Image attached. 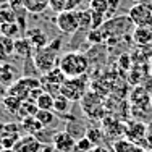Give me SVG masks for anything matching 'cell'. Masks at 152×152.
<instances>
[{
    "instance_id": "cell-1",
    "label": "cell",
    "mask_w": 152,
    "mask_h": 152,
    "mask_svg": "<svg viewBox=\"0 0 152 152\" xmlns=\"http://www.w3.org/2000/svg\"><path fill=\"white\" fill-rule=\"evenodd\" d=\"M61 37H57L53 41H50L49 44L42 49H37L32 55V60H34V66L41 71L42 75H45L47 71L53 70L57 66V61L58 60V50L61 49Z\"/></svg>"
},
{
    "instance_id": "cell-2",
    "label": "cell",
    "mask_w": 152,
    "mask_h": 152,
    "mask_svg": "<svg viewBox=\"0 0 152 152\" xmlns=\"http://www.w3.org/2000/svg\"><path fill=\"white\" fill-rule=\"evenodd\" d=\"M58 66L68 78H76V76H83L88 73L89 60L81 52H68L60 58Z\"/></svg>"
},
{
    "instance_id": "cell-3",
    "label": "cell",
    "mask_w": 152,
    "mask_h": 152,
    "mask_svg": "<svg viewBox=\"0 0 152 152\" xmlns=\"http://www.w3.org/2000/svg\"><path fill=\"white\" fill-rule=\"evenodd\" d=\"M133 26H134V23L129 18V15L113 16V18H108L104 23V26L100 28V32L104 34V39H121L129 34Z\"/></svg>"
},
{
    "instance_id": "cell-4",
    "label": "cell",
    "mask_w": 152,
    "mask_h": 152,
    "mask_svg": "<svg viewBox=\"0 0 152 152\" xmlns=\"http://www.w3.org/2000/svg\"><path fill=\"white\" fill-rule=\"evenodd\" d=\"M89 78L88 75L76 76V78H66V81L61 84V94L71 102H79L88 94Z\"/></svg>"
},
{
    "instance_id": "cell-5",
    "label": "cell",
    "mask_w": 152,
    "mask_h": 152,
    "mask_svg": "<svg viewBox=\"0 0 152 152\" xmlns=\"http://www.w3.org/2000/svg\"><path fill=\"white\" fill-rule=\"evenodd\" d=\"M41 79L36 78V76H21L18 78L12 86H8L7 89V94L8 96H15L21 100H26L29 97V94L32 89L36 88H41Z\"/></svg>"
},
{
    "instance_id": "cell-6",
    "label": "cell",
    "mask_w": 152,
    "mask_h": 152,
    "mask_svg": "<svg viewBox=\"0 0 152 152\" xmlns=\"http://www.w3.org/2000/svg\"><path fill=\"white\" fill-rule=\"evenodd\" d=\"M55 23H57V28L63 34H75L76 31H79V18L76 10L57 13Z\"/></svg>"
},
{
    "instance_id": "cell-7",
    "label": "cell",
    "mask_w": 152,
    "mask_h": 152,
    "mask_svg": "<svg viewBox=\"0 0 152 152\" xmlns=\"http://www.w3.org/2000/svg\"><path fill=\"white\" fill-rule=\"evenodd\" d=\"M129 18L133 20L134 26H144V28H152V12L142 5L136 3L129 8Z\"/></svg>"
},
{
    "instance_id": "cell-8",
    "label": "cell",
    "mask_w": 152,
    "mask_h": 152,
    "mask_svg": "<svg viewBox=\"0 0 152 152\" xmlns=\"http://www.w3.org/2000/svg\"><path fill=\"white\" fill-rule=\"evenodd\" d=\"M52 144L57 152H71L76 147V139L68 131H58L53 134Z\"/></svg>"
},
{
    "instance_id": "cell-9",
    "label": "cell",
    "mask_w": 152,
    "mask_h": 152,
    "mask_svg": "<svg viewBox=\"0 0 152 152\" xmlns=\"http://www.w3.org/2000/svg\"><path fill=\"white\" fill-rule=\"evenodd\" d=\"M91 99H92V94H86V96L79 100L84 113L88 115L89 118H102L104 117V105H102V102H100V97L96 102H92Z\"/></svg>"
},
{
    "instance_id": "cell-10",
    "label": "cell",
    "mask_w": 152,
    "mask_h": 152,
    "mask_svg": "<svg viewBox=\"0 0 152 152\" xmlns=\"http://www.w3.org/2000/svg\"><path fill=\"white\" fill-rule=\"evenodd\" d=\"M41 149H42V144L34 134L21 136L13 146L15 152H41Z\"/></svg>"
},
{
    "instance_id": "cell-11",
    "label": "cell",
    "mask_w": 152,
    "mask_h": 152,
    "mask_svg": "<svg viewBox=\"0 0 152 152\" xmlns=\"http://www.w3.org/2000/svg\"><path fill=\"white\" fill-rule=\"evenodd\" d=\"M125 131H126V128L117 118H112V117L104 118V133H105L107 137L117 141V139H120V136H125Z\"/></svg>"
},
{
    "instance_id": "cell-12",
    "label": "cell",
    "mask_w": 152,
    "mask_h": 152,
    "mask_svg": "<svg viewBox=\"0 0 152 152\" xmlns=\"http://www.w3.org/2000/svg\"><path fill=\"white\" fill-rule=\"evenodd\" d=\"M24 37H28V41L31 42V45L34 47V50L42 49V47H45L49 44L47 34L42 31V28H29V29L26 31V36H24Z\"/></svg>"
},
{
    "instance_id": "cell-13",
    "label": "cell",
    "mask_w": 152,
    "mask_h": 152,
    "mask_svg": "<svg viewBox=\"0 0 152 152\" xmlns=\"http://www.w3.org/2000/svg\"><path fill=\"white\" fill-rule=\"evenodd\" d=\"M18 79V71L16 66H13L8 61L0 63V84L3 86H12Z\"/></svg>"
},
{
    "instance_id": "cell-14",
    "label": "cell",
    "mask_w": 152,
    "mask_h": 152,
    "mask_svg": "<svg viewBox=\"0 0 152 152\" xmlns=\"http://www.w3.org/2000/svg\"><path fill=\"white\" fill-rule=\"evenodd\" d=\"M125 136L128 141H131L133 144L139 142L142 139H147V126L142 125V123H133L129 128H126Z\"/></svg>"
},
{
    "instance_id": "cell-15",
    "label": "cell",
    "mask_w": 152,
    "mask_h": 152,
    "mask_svg": "<svg viewBox=\"0 0 152 152\" xmlns=\"http://www.w3.org/2000/svg\"><path fill=\"white\" fill-rule=\"evenodd\" d=\"M151 100H152V97L149 96V92L146 91L144 88H134L133 89V92H131V104H133V107H136V108H146L147 105H151Z\"/></svg>"
},
{
    "instance_id": "cell-16",
    "label": "cell",
    "mask_w": 152,
    "mask_h": 152,
    "mask_svg": "<svg viewBox=\"0 0 152 152\" xmlns=\"http://www.w3.org/2000/svg\"><path fill=\"white\" fill-rule=\"evenodd\" d=\"M81 3L83 0H50V10L53 13L71 12V10H78Z\"/></svg>"
},
{
    "instance_id": "cell-17",
    "label": "cell",
    "mask_w": 152,
    "mask_h": 152,
    "mask_svg": "<svg viewBox=\"0 0 152 152\" xmlns=\"http://www.w3.org/2000/svg\"><path fill=\"white\" fill-rule=\"evenodd\" d=\"M15 53V39L0 34V61H7Z\"/></svg>"
},
{
    "instance_id": "cell-18",
    "label": "cell",
    "mask_w": 152,
    "mask_h": 152,
    "mask_svg": "<svg viewBox=\"0 0 152 152\" xmlns=\"http://www.w3.org/2000/svg\"><path fill=\"white\" fill-rule=\"evenodd\" d=\"M66 78H68V76L61 71V68L55 66L53 70L47 71L45 75L41 76V84H42V83H47V84H60L61 86L65 81H66Z\"/></svg>"
},
{
    "instance_id": "cell-19",
    "label": "cell",
    "mask_w": 152,
    "mask_h": 152,
    "mask_svg": "<svg viewBox=\"0 0 152 152\" xmlns=\"http://www.w3.org/2000/svg\"><path fill=\"white\" fill-rule=\"evenodd\" d=\"M133 41L137 45H147L152 42V28H144V26H136L133 31Z\"/></svg>"
},
{
    "instance_id": "cell-20",
    "label": "cell",
    "mask_w": 152,
    "mask_h": 152,
    "mask_svg": "<svg viewBox=\"0 0 152 152\" xmlns=\"http://www.w3.org/2000/svg\"><path fill=\"white\" fill-rule=\"evenodd\" d=\"M21 128L28 133V134H34L37 136L41 131H44V125L37 120L36 117H28V118H23L21 120Z\"/></svg>"
},
{
    "instance_id": "cell-21",
    "label": "cell",
    "mask_w": 152,
    "mask_h": 152,
    "mask_svg": "<svg viewBox=\"0 0 152 152\" xmlns=\"http://www.w3.org/2000/svg\"><path fill=\"white\" fill-rule=\"evenodd\" d=\"M32 50H34V47L31 45L28 37H16L15 39V53L16 55L23 57V58H29L31 55H34Z\"/></svg>"
},
{
    "instance_id": "cell-22",
    "label": "cell",
    "mask_w": 152,
    "mask_h": 152,
    "mask_svg": "<svg viewBox=\"0 0 152 152\" xmlns=\"http://www.w3.org/2000/svg\"><path fill=\"white\" fill-rule=\"evenodd\" d=\"M24 8L28 13H44L47 8H50V0H24Z\"/></svg>"
},
{
    "instance_id": "cell-23",
    "label": "cell",
    "mask_w": 152,
    "mask_h": 152,
    "mask_svg": "<svg viewBox=\"0 0 152 152\" xmlns=\"http://www.w3.org/2000/svg\"><path fill=\"white\" fill-rule=\"evenodd\" d=\"M39 112V107L37 104L34 102V100H23V104H21L20 110H18V117L23 120V118H28V117H36V113Z\"/></svg>"
},
{
    "instance_id": "cell-24",
    "label": "cell",
    "mask_w": 152,
    "mask_h": 152,
    "mask_svg": "<svg viewBox=\"0 0 152 152\" xmlns=\"http://www.w3.org/2000/svg\"><path fill=\"white\" fill-rule=\"evenodd\" d=\"M21 104H23L21 99H18V97H15V96H8V94H7V96L3 97V100H2L3 108L12 115H18V110H20Z\"/></svg>"
},
{
    "instance_id": "cell-25",
    "label": "cell",
    "mask_w": 152,
    "mask_h": 152,
    "mask_svg": "<svg viewBox=\"0 0 152 152\" xmlns=\"http://www.w3.org/2000/svg\"><path fill=\"white\" fill-rule=\"evenodd\" d=\"M21 129L23 128L18 123H5V125L0 126V139H3V137H21Z\"/></svg>"
},
{
    "instance_id": "cell-26",
    "label": "cell",
    "mask_w": 152,
    "mask_h": 152,
    "mask_svg": "<svg viewBox=\"0 0 152 152\" xmlns=\"http://www.w3.org/2000/svg\"><path fill=\"white\" fill-rule=\"evenodd\" d=\"M84 136L91 141L94 146H100V142H102L104 137H105V133H104L102 128H94V126H89V128H86V134Z\"/></svg>"
},
{
    "instance_id": "cell-27",
    "label": "cell",
    "mask_w": 152,
    "mask_h": 152,
    "mask_svg": "<svg viewBox=\"0 0 152 152\" xmlns=\"http://www.w3.org/2000/svg\"><path fill=\"white\" fill-rule=\"evenodd\" d=\"M3 23H16V10L10 5L0 7V24Z\"/></svg>"
},
{
    "instance_id": "cell-28",
    "label": "cell",
    "mask_w": 152,
    "mask_h": 152,
    "mask_svg": "<svg viewBox=\"0 0 152 152\" xmlns=\"http://www.w3.org/2000/svg\"><path fill=\"white\" fill-rule=\"evenodd\" d=\"M20 31H21V28H20L18 23H3V24H0V34L8 36V37L16 39L18 36H20Z\"/></svg>"
},
{
    "instance_id": "cell-29",
    "label": "cell",
    "mask_w": 152,
    "mask_h": 152,
    "mask_svg": "<svg viewBox=\"0 0 152 152\" xmlns=\"http://www.w3.org/2000/svg\"><path fill=\"white\" fill-rule=\"evenodd\" d=\"M36 104H37V107L41 108V110H53V107H55V97L49 92H44L37 99Z\"/></svg>"
},
{
    "instance_id": "cell-30",
    "label": "cell",
    "mask_w": 152,
    "mask_h": 152,
    "mask_svg": "<svg viewBox=\"0 0 152 152\" xmlns=\"http://www.w3.org/2000/svg\"><path fill=\"white\" fill-rule=\"evenodd\" d=\"M36 118L44 125V128H49L55 121V113H53V110H41L39 108V112L36 113Z\"/></svg>"
},
{
    "instance_id": "cell-31",
    "label": "cell",
    "mask_w": 152,
    "mask_h": 152,
    "mask_svg": "<svg viewBox=\"0 0 152 152\" xmlns=\"http://www.w3.org/2000/svg\"><path fill=\"white\" fill-rule=\"evenodd\" d=\"M70 102L71 100H68L65 96H60L55 99V107H53V110L57 112V113H66L68 110H70Z\"/></svg>"
},
{
    "instance_id": "cell-32",
    "label": "cell",
    "mask_w": 152,
    "mask_h": 152,
    "mask_svg": "<svg viewBox=\"0 0 152 152\" xmlns=\"http://www.w3.org/2000/svg\"><path fill=\"white\" fill-rule=\"evenodd\" d=\"M92 147H94V144H92L86 136H83V137H79V139H76V147H75L76 152H91Z\"/></svg>"
},
{
    "instance_id": "cell-33",
    "label": "cell",
    "mask_w": 152,
    "mask_h": 152,
    "mask_svg": "<svg viewBox=\"0 0 152 152\" xmlns=\"http://www.w3.org/2000/svg\"><path fill=\"white\" fill-rule=\"evenodd\" d=\"M89 10L100 12V13H104V15H107V12H108V0H91V2H89Z\"/></svg>"
},
{
    "instance_id": "cell-34",
    "label": "cell",
    "mask_w": 152,
    "mask_h": 152,
    "mask_svg": "<svg viewBox=\"0 0 152 152\" xmlns=\"http://www.w3.org/2000/svg\"><path fill=\"white\" fill-rule=\"evenodd\" d=\"M133 142L131 141H128L126 137H121V139H117L113 141V152H128L129 149H131Z\"/></svg>"
},
{
    "instance_id": "cell-35",
    "label": "cell",
    "mask_w": 152,
    "mask_h": 152,
    "mask_svg": "<svg viewBox=\"0 0 152 152\" xmlns=\"http://www.w3.org/2000/svg\"><path fill=\"white\" fill-rule=\"evenodd\" d=\"M88 41L94 42V44H100V42H104L105 39H104V34L100 32V29H91L88 34Z\"/></svg>"
},
{
    "instance_id": "cell-36",
    "label": "cell",
    "mask_w": 152,
    "mask_h": 152,
    "mask_svg": "<svg viewBox=\"0 0 152 152\" xmlns=\"http://www.w3.org/2000/svg\"><path fill=\"white\" fill-rule=\"evenodd\" d=\"M120 2L121 0H108V12H107V20L108 18H113L115 12L120 8Z\"/></svg>"
},
{
    "instance_id": "cell-37",
    "label": "cell",
    "mask_w": 152,
    "mask_h": 152,
    "mask_svg": "<svg viewBox=\"0 0 152 152\" xmlns=\"http://www.w3.org/2000/svg\"><path fill=\"white\" fill-rule=\"evenodd\" d=\"M10 7H13L15 10L18 8H24V0H7Z\"/></svg>"
},
{
    "instance_id": "cell-38",
    "label": "cell",
    "mask_w": 152,
    "mask_h": 152,
    "mask_svg": "<svg viewBox=\"0 0 152 152\" xmlns=\"http://www.w3.org/2000/svg\"><path fill=\"white\" fill-rule=\"evenodd\" d=\"M91 152H112L108 147H104V146H94Z\"/></svg>"
},
{
    "instance_id": "cell-39",
    "label": "cell",
    "mask_w": 152,
    "mask_h": 152,
    "mask_svg": "<svg viewBox=\"0 0 152 152\" xmlns=\"http://www.w3.org/2000/svg\"><path fill=\"white\" fill-rule=\"evenodd\" d=\"M147 141H151V147H152V121L147 125Z\"/></svg>"
},
{
    "instance_id": "cell-40",
    "label": "cell",
    "mask_w": 152,
    "mask_h": 152,
    "mask_svg": "<svg viewBox=\"0 0 152 152\" xmlns=\"http://www.w3.org/2000/svg\"><path fill=\"white\" fill-rule=\"evenodd\" d=\"M139 3H142V5L146 7V8H149L151 12H152V0H141Z\"/></svg>"
},
{
    "instance_id": "cell-41",
    "label": "cell",
    "mask_w": 152,
    "mask_h": 152,
    "mask_svg": "<svg viewBox=\"0 0 152 152\" xmlns=\"http://www.w3.org/2000/svg\"><path fill=\"white\" fill-rule=\"evenodd\" d=\"M41 152H55V147H53V144H50V146H45L42 147Z\"/></svg>"
},
{
    "instance_id": "cell-42",
    "label": "cell",
    "mask_w": 152,
    "mask_h": 152,
    "mask_svg": "<svg viewBox=\"0 0 152 152\" xmlns=\"http://www.w3.org/2000/svg\"><path fill=\"white\" fill-rule=\"evenodd\" d=\"M3 149H5V147H3V144H2V141H0V152H3Z\"/></svg>"
},
{
    "instance_id": "cell-43",
    "label": "cell",
    "mask_w": 152,
    "mask_h": 152,
    "mask_svg": "<svg viewBox=\"0 0 152 152\" xmlns=\"http://www.w3.org/2000/svg\"><path fill=\"white\" fill-rule=\"evenodd\" d=\"M3 152H15L13 149H3Z\"/></svg>"
},
{
    "instance_id": "cell-44",
    "label": "cell",
    "mask_w": 152,
    "mask_h": 152,
    "mask_svg": "<svg viewBox=\"0 0 152 152\" xmlns=\"http://www.w3.org/2000/svg\"><path fill=\"white\" fill-rule=\"evenodd\" d=\"M3 2H5V0H0V7H2V5H3Z\"/></svg>"
},
{
    "instance_id": "cell-45",
    "label": "cell",
    "mask_w": 152,
    "mask_h": 152,
    "mask_svg": "<svg viewBox=\"0 0 152 152\" xmlns=\"http://www.w3.org/2000/svg\"><path fill=\"white\" fill-rule=\"evenodd\" d=\"M133 2H136V3H139V2H141V0H133Z\"/></svg>"
},
{
    "instance_id": "cell-46",
    "label": "cell",
    "mask_w": 152,
    "mask_h": 152,
    "mask_svg": "<svg viewBox=\"0 0 152 152\" xmlns=\"http://www.w3.org/2000/svg\"><path fill=\"white\" fill-rule=\"evenodd\" d=\"M151 107H152V100H151Z\"/></svg>"
},
{
    "instance_id": "cell-47",
    "label": "cell",
    "mask_w": 152,
    "mask_h": 152,
    "mask_svg": "<svg viewBox=\"0 0 152 152\" xmlns=\"http://www.w3.org/2000/svg\"><path fill=\"white\" fill-rule=\"evenodd\" d=\"M0 63H2V61H0Z\"/></svg>"
}]
</instances>
